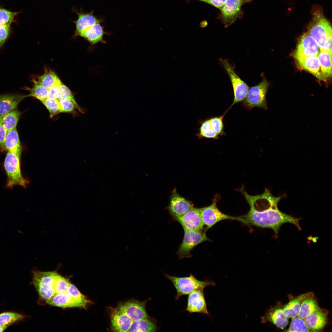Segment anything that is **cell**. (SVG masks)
Segmentation results:
<instances>
[{
	"label": "cell",
	"instance_id": "18",
	"mask_svg": "<svg viewBox=\"0 0 332 332\" xmlns=\"http://www.w3.org/2000/svg\"><path fill=\"white\" fill-rule=\"evenodd\" d=\"M45 304L63 308L78 307L86 309L87 306L74 298L67 292L55 294Z\"/></svg>",
	"mask_w": 332,
	"mask_h": 332
},
{
	"label": "cell",
	"instance_id": "29",
	"mask_svg": "<svg viewBox=\"0 0 332 332\" xmlns=\"http://www.w3.org/2000/svg\"><path fill=\"white\" fill-rule=\"evenodd\" d=\"M22 113L15 109L0 117V122L7 131L16 128Z\"/></svg>",
	"mask_w": 332,
	"mask_h": 332
},
{
	"label": "cell",
	"instance_id": "22",
	"mask_svg": "<svg viewBox=\"0 0 332 332\" xmlns=\"http://www.w3.org/2000/svg\"><path fill=\"white\" fill-rule=\"evenodd\" d=\"M101 22H97L83 32L80 36L84 38L92 45L98 43H105L103 39L106 34Z\"/></svg>",
	"mask_w": 332,
	"mask_h": 332
},
{
	"label": "cell",
	"instance_id": "44",
	"mask_svg": "<svg viewBox=\"0 0 332 332\" xmlns=\"http://www.w3.org/2000/svg\"><path fill=\"white\" fill-rule=\"evenodd\" d=\"M7 131L0 122V148L5 149L4 142Z\"/></svg>",
	"mask_w": 332,
	"mask_h": 332
},
{
	"label": "cell",
	"instance_id": "46",
	"mask_svg": "<svg viewBox=\"0 0 332 332\" xmlns=\"http://www.w3.org/2000/svg\"><path fill=\"white\" fill-rule=\"evenodd\" d=\"M10 324H9L6 325H0V332L3 331L5 330L7 328Z\"/></svg>",
	"mask_w": 332,
	"mask_h": 332
},
{
	"label": "cell",
	"instance_id": "11",
	"mask_svg": "<svg viewBox=\"0 0 332 332\" xmlns=\"http://www.w3.org/2000/svg\"><path fill=\"white\" fill-rule=\"evenodd\" d=\"M243 5L239 0H226L221 10V17L225 27L233 24L243 15L241 6Z\"/></svg>",
	"mask_w": 332,
	"mask_h": 332
},
{
	"label": "cell",
	"instance_id": "15",
	"mask_svg": "<svg viewBox=\"0 0 332 332\" xmlns=\"http://www.w3.org/2000/svg\"><path fill=\"white\" fill-rule=\"evenodd\" d=\"M111 328L113 331L128 332L132 322L129 317L118 306L109 307Z\"/></svg>",
	"mask_w": 332,
	"mask_h": 332
},
{
	"label": "cell",
	"instance_id": "42",
	"mask_svg": "<svg viewBox=\"0 0 332 332\" xmlns=\"http://www.w3.org/2000/svg\"><path fill=\"white\" fill-rule=\"evenodd\" d=\"M12 32L10 25H0V49L9 38Z\"/></svg>",
	"mask_w": 332,
	"mask_h": 332
},
{
	"label": "cell",
	"instance_id": "34",
	"mask_svg": "<svg viewBox=\"0 0 332 332\" xmlns=\"http://www.w3.org/2000/svg\"><path fill=\"white\" fill-rule=\"evenodd\" d=\"M229 109L228 108L222 115L208 118L212 128L218 136L226 135L224 130V125L223 120L224 116Z\"/></svg>",
	"mask_w": 332,
	"mask_h": 332
},
{
	"label": "cell",
	"instance_id": "17",
	"mask_svg": "<svg viewBox=\"0 0 332 332\" xmlns=\"http://www.w3.org/2000/svg\"><path fill=\"white\" fill-rule=\"evenodd\" d=\"M72 10L78 16L77 19L76 21H73L75 25V36H80L83 32L95 23L101 22L102 21V20L94 15L93 10L89 13H85L81 8L80 9V11L74 8H73Z\"/></svg>",
	"mask_w": 332,
	"mask_h": 332
},
{
	"label": "cell",
	"instance_id": "3",
	"mask_svg": "<svg viewBox=\"0 0 332 332\" xmlns=\"http://www.w3.org/2000/svg\"><path fill=\"white\" fill-rule=\"evenodd\" d=\"M56 271H42L35 269L32 271L31 284L34 286L38 294L40 303H45L46 301L55 295L53 284Z\"/></svg>",
	"mask_w": 332,
	"mask_h": 332
},
{
	"label": "cell",
	"instance_id": "1",
	"mask_svg": "<svg viewBox=\"0 0 332 332\" xmlns=\"http://www.w3.org/2000/svg\"><path fill=\"white\" fill-rule=\"evenodd\" d=\"M240 191L250 206L249 212L244 216L250 225L272 229L276 236L281 225L285 223H291L301 229L299 219L284 213L278 208L280 197L273 196L267 189L255 196L248 194L243 187Z\"/></svg>",
	"mask_w": 332,
	"mask_h": 332
},
{
	"label": "cell",
	"instance_id": "19",
	"mask_svg": "<svg viewBox=\"0 0 332 332\" xmlns=\"http://www.w3.org/2000/svg\"><path fill=\"white\" fill-rule=\"evenodd\" d=\"M296 59L302 69L309 71L319 80L326 81L322 73L317 55L300 57Z\"/></svg>",
	"mask_w": 332,
	"mask_h": 332
},
{
	"label": "cell",
	"instance_id": "28",
	"mask_svg": "<svg viewBox=\"0 0 332 332\" xmlns=\"http://www.w3.org/2000/svg\"><path fill=\"white\" fill-rule=\"evenodd\" d=\"M198 121L200 124V126L198 129V132L196 134V136L198 139H219V136L211 127L208 118L204 120H199Z\"/></svg>",
	"mask_w": 332,
	"mask_h": 332
},
{
	"label": "cell",
	"instance_id": "31",
	"mask_svg": "<svg viewBox=\"0 0 332 332\" xmlns=\"http://www.w3.org/2000/svg\"><path fill=\"white\" fill-rule=\"evenodd\" d=\"M71 283L69 278L62 276L56 270L53 277V284L55 295L67 292Z\"/></svg>",
	"mask_w": 332,
	"mask_h": 332
},
{
	"label": "cell",
	"instance_id": "35",
	"mask_svg": "<svg viewBox=\"0 0 332 332\" xmlns=\"http://www.w3.org/2000/svg\"><path fill=\"white\" fill-rule=\"evenodd\" d=\"M20 12H13L0 7V25H10L16 22Z\"/></svg>",
	"mask_w": 332,
	"mask_h": 332
},
{
	"label": "cell",
	"instance_id": "43",
	"mask_svg": "<svg viewBox=\"0 0 332 332\" xmlns=\"http://www.w3.org/2000/svg\"><path fill=\"white\" fill-rule=\"evenodd\" d=\"M62 82L59 79L55 84L48 89L47 98L58 100L60 95V87Z\"/></svg>",
	"mask_w": 332,
	"mask_h": 332
},
{
	"label": "cell",
	"instance_id": "6",
	"mask_svg": "<svg viewBox=\"0 0 332 332\" xmlns=\"http://www.w3.org/2000/svg\"><path fill=\"white\" fill-rule=\"evenodd\" d=\"M218 197L215 196L212 204L210 206L199 208L204 225L206 226L205 231L217 222L223 220H237L249 227L250 226L244 218L230 216L220 211L216 206V203L219 199Z\"/></svg>",
	"mask_w": 332,
	"mask_h": 332
},
{
	"label": "cell",
	"instance_id": "36",
	"mask_svg": "<svg viewBox=\"0 0 332 332\" xmlns=\"http://www.w3.org/2000/svg\"><path fill=\"white\" fill-rule=\"evenodd\" d=\"M22 314L15 312H5L0 314V325H6L21 320L24 318Z\"/></svg>",
	"mask_w": 332,
	"mask_h": 332
},
{
	"label": "cell",
	"instance_id": "33",
	"mask_svg": "<svg viewBox=\"0 0 332 332\" xmlns=\"http://www.w3.org/2000/svg\"><path fill=\"white\" fill-rule=\"evenodd\" d=\"M59 79L53 71L49 69H45L44 73L39 77L38 81L44 87L48 89Z\"/></svg>",
	"mask_w": 332,
	"mask_h": 332
},
{
	"label": "cell",
	"instance_id": "23",
	"mask_svg": "<svg viewBox=\"0 0 332 332\" xmlns=\"http://www.w3.org/2000/svg\"><path fill=\"white\" fill-rule=\"evenodd\" d=\"M266 321L271 322L282 329L285 328L288 322V318L283 313V308L280 307H274L270 309L263 317L262 322Z\"/></svg>",
	"mask_w": 332,
	"mask_h": 332
},
{
	"label": "cell",
	"instance_id": "20",
	"mask_svg": "<svg viewBox=\"0 0 332 332\" xmlns=\"http://www.w3.org/2000/svg\"><path fill=\"white\" fill-rule=\"evenodd\" d=\"M27 95L20 94H0V117L17 108L21 101Z\"/></svg>",
	"mask_w": 332,
	"mask_h": 332
},
{
	"label": "cell",
	"instance_id": "24",
	"mask_svg": "<svg viewBox=\"0 0 332 332\" xmlns=\"http://www.w3.org/2000/svg\"><path fill=\"white\" fill-rule=\"evenodd\" d=\"M5 149L21 156L22 147L19 135L16 128L8 131L4 142Z\"/></svg>",
	"mask_w": 332,
	"mask_h": 332
},
{
	"label": "cell",
	"instance_id": "5",
	"mask_svg": "<svg viewBox=\"0 0 332 332\" xmlns=\"http://www.w3.org/2000/svg\"><path fill=\"white\" fill-rule=\"evenodd\" d=\"M165 276L173 284L176 291L175 299L177 300L181 296L188 295L194 290L209 286H215L213 282L201 281L198 280L191 274L188 277H177L164 273Z\"/></svg>",
	"mask_w": 332,
	"mask_h": 332
},
{
	"label": "cell",
	"instance_id": "13",
	"mask_svg": "<svg viewBox=\"0 0 332 332\" xmlns=\"http://www.w3.org/2000/svg\"><path fill=\"white\" fill-rule=\"evenodd\" d=\"M320 50L314 39L307 33H304L300 38L294 57L297 58L317 55Z\"/></svg>",
	"mask_w": 332,
	"mask_h": 332
},
{
	"label": "cell",
	"instance_id": "16",
	"mask_svg": "<svg viewBox=\"0 0 332 332\" xmlns=\"http://www.w3.org/2000/svg\"><path fill=\"white\" fill-rule=\"evenodd\" d=\"M204 288L196 289L188 294L186 311L190 313H199L209 314L204 297Z\"/></svg>",
	"mask_w": 332,
	"mask_h": 332
},
{
	"label": "cell",
	"instance_id": "30",
	"mask_svg": "<svg viewBox=\"0 0 332 332\" xmlns=\"http://www.w3.org/2000/svg\"><path fill=\"white\" fill-rule=\"evenodd\" d=\"M148 318L133 322L128 332H155L157 330L156 324Z\"/></svg>",
	"mask_w": 332,
	"mask_h": 332
},
{
	"label": "cell",
	"instance_id": "39",
	"mask_svg": "<svg viewBox=\"0 0 332 332\" xmlns=\"http://www.w3.org/2000/svg\"><path fill=\"white\" fill-rule=\"evenodd\" d=\"M67 292L74 298L82 302L87 306L92 304L93 302L88 299L86 297L82 294L77 288L71 283Z\"/></svg>",
	"mask_w": 332,
	"mask_h": 332
},
{
	"label": "cell",
	"instance_id": "12",
	"mask_svg": "<svg viewBox=\"0 0 332 332\" xmlns=\"http://www.w3.org/2000/svg\"><path fill=\"white\" fill-rule=\"evenodd\" d=\"M181 225L184 231H203L204 226L199 208L194 207L183 215L174 218Z\"/></svg>",
	"mask_w": 332,
	"mask_h": 332
},
{
	"label": "cell",
	"instance_id": "10",
	"mask_svg": "<svg viewBox=\"0 0 332 332\" xmlns=\"http://www.w3.org/2000/svg\"><path fill=\"white\" fill-rule=\"evenodd\" d=\"M148 301L141 302L136 300H131L121 303L117 306L129 317L133 322L150 318L145 309L146 304Z\"/></svg>",
	"mask_w": 332,
	"mask_h": 332
},
{
	"label": "cell",
	"instance_id": "9",
	"mask_svg": "<svg viewBox=\"0 0 332 332\" xmlns=\"http://www.w3.org/2000/svg\"><path fill=\"white\" fill-rule=\"evenodd\" d=\"M184 232L183 241L177 252L180 259L192 257L191 252L195 247L203 242L211 240L205 231L188 230Z\"/></svg>",
	"mask_w": 332,
	"mask_h": 332
},
{
	"label": "cell",
	"instance_id": "4",
	"mask_svg": "<svg viewBox=\"0 0 332 332\" xmlns=\"http://www.w3.org/2000/svg\"><path fill=\"white\" fill-rule=\"evenodd\" d=\"M21 156L8 152L4 163L6 174V187L12 188L18 185L25 187L27 182L22 175L20 168Z\"/></svg>",
	"mask_w": 332,
	"mask_h": 332
},
{
	"label": "cell",
	"instance_id": "2",
	"mask_svg": "<svg viewBox=\"0 0 332 332\" xmlns=\"http://www.w3.org/2000/svg\"><path fill=\"white\" fill-rule=\"evenodd\" d=\"M307 33L315 41L320 50L332 52L331 27L322 12L317 11L314 14Z\"/></svg>",
	"mask_w": 332,
	"mask_h": 332
},
{
	"label": "cell",
	"instance_id": "27",
	"mask_svg": "<svg viewBox=\"0 0 332 332\" xmlns=\"http://www.w3.org/2000/svg\"><path fill=\"white\" fill-rule=\"evenodd\" d=\"M321 309L311 294L303 300L298 316L304 319L309 315Z\"/></svg>",
	"mask_w": 332,
	"mask_h": 332
},
{
	"label": "cell",
	"instance_id": "41",
	"mask_svg": "<svg viewBox=\"0 0 332 332\" xmlns=\"http://www.w3.org/2000/svg\"><path fill=\"white\" fill-rule=\"evenodd\" d=\"M62 97H65L70 100L75 105L80 112L84 113V112L77 103L74 97L69 89L62 83L60 87V95L59 98Z\"/></svg>",
	"mask_w": 332,
	"mask_h": 332
},
{
	"label": "cell",
	"instance_id": "32",
	"mask_svg": "<svg viewBox=\"0 0 332 332\" xmlns=\"http://www.w3.org/2000/svg\"><path fill=\"white\" fill-rule=\"evenodd\" d=\"M34 85L32 88L26 87L25 89L29 91L27 97H32L40 101L47 98L48 89L42 85L38 80L33 78Z\"/></svg>",
	"mask_w": 332,
	"mask_h": 332
},
{
	"label": "cell",
	"instance_id": "47",
	"mask_svg": "<svg viewBox=\"0 0 332 332\" xmlns=\"http://www.w3.org/2000/svg\"><path fill=\"white\" fill-rule=\"evenodd\" d=\"M240 0L243 4L247 3L250 2L252 1L253 0Z\"/></svg>",
	"mask_w": 332,
	"mask_h": 332
},
{
	"label": "cell",
	"instance_id": "45",
	"mask_svg": "<svg viewBox=\"0 0 332 332\" xmlns=\"http://www.w3.org/2000/svg\"><path fill=\"white\" fill-rule=\"evenodd\" d=\"M208 3L220 9L226 0H198Z\"/></svg>",
	"mask_w": 332,
	"mask_h": 332
},
{
	"label": "cell",
	"instance_id": "26",
	"mask_svg": "<svg viewBox=\"0 0 332 332\" xmlns=\"http://www.w3.org/2000/svg\"><path fill=\"white\" fill-rule=\"evenodd\" d=\"M317 57L323 75L326 81L332 75V52L320 50Z\"/></svg>",
	"mask_w": 332,
	"mask_h": 332
},
{
	"label": "cell",
	"instance_id": "37",
	"mask_svg": "<svg viewBox=\"0 0 332 332\" xmlns=\"http://www.w3.org/2000/svg\"><path fill=\"white\" fill-rule=\"evenodd\" d=\"M40 101L49 111L50 118L61 113L60 103L57 100L46 98Z\"/></svg>",
	"mask_w": 332,
	"mask_h": 332
},
{
	"label": "cell",
	"instance_id": "40",
	"mask_svg": "<svg viewBox=\"0 0 332 332\" xmlns=\"http://www.w3.org/2000/svg\"><path fill=\"white\" fill-rule=\"evenodd\" d=\"M57 100L60 103L61 113H74L76 107L69 99L65 97H62Z\"/></svg>",
	"mask_w": 332,
	"mask_h": 332
},
{
	"label": "cell",
	"instance_id": "21",
	"mask_svg": "<svg viewBox=\"0 0 332 332\" xmlns=\"http://www.w3.org/2000/svg\"><path fill=\"white\" fill-rule=\"evenodd\" d=\"M304 320L310 331L322 330L327 322L326 314L321 309L307 316Z\"/></svg>",
	"mask_w": 332,
	"mask_h": 332
},
{
	"label": "cell",
	"instance_id": "8",
	"mask_svg": "<svg viewBox=\"0 0 332 332\" xmlns=\"http://www.w3.org/2000/svg\"><path fill=\"white\" fill-rule=\"evenodd\" d=\"M219 61L229 76L233 87L234 98L231 105L229 108L230 109L235 104L243 101L249 88L236 73L233 67L227 60L221 58L219 59Z\"/></svg>",
	"mask_w": 332,
	"mask_h": 332
},
{
	"label": "cell",
	"instance_id": "25",
	"mask_svg": "<svg viewBox=\"0 0 332 332\" xmlns=\"http://www.w3.org/2000/svg\"><path fill=\"white\" fill-rule=\"evenodd\" d=\"M311 294L307 293L301 295L291 300L283 308V313L287 318H293L298 316L303 300Z\"/></svg>",
	"mask_w": 332,
	"mask_h": 332
},
{
	"label": "cell",
	"instance_id": "14",
	"mask_svg": "<svg viewBox=\"0 0 332 332\" xmlns=\"http://www.w3.org/2000/svg\"><path fill=\"white\" fill-rule=\"evenodd\" d=\"M193 207L192 203L180 196L176 189L172 191L167 209L174 218L180 216Z\"/></svg>",
	"mask_w": 332,
	"mask_h": 332
},
{
	"label": "cell",
	"instance_id": "38",
	"mask_svg": "<svg viewBox=\"0 0 332 332\" xmlns=\"http://www.w3.org/2000/svg\"><path fill=\"white\" fill-rule=\"evenodd\" d=\"M287 332H309L304 319L298 316L292 318Z\"/></svg>",
	"mask_w": 332,
	"mask_h": 332
},
{
	"label": "cell",
	"instance_id": "7",
	"mask_svg": "<svg viewBox=\"0 0 332 332\" xmlns=\"http://www.w3.org/2000/svg\"><path fill=\"white\" fill-rule=\"evenodd\" d=\"M269 83L264 79L259 84L251 87L248 90L241 105L248 110L255 107L268 109L266 95Z\"/></svg>",
	"mask_w": 332,
	"mask_h": 332
}]
</instances>
